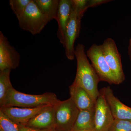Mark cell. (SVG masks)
I'll list each match as a JSON object with an SVG mask.
<instances>
[{
	"label": "cell",
	"mask_w": 131,
	"mask_h": 131,
	"mask_svg": "<svg viewBox=\"0 0 131 131\" xmlns=\"http://www.w3.org/2000/svg\"><path fill=\"white\" fill-rule=\"evenodd\" d=\"M101 89L114 118L131 121V107L125 105L115 97L110 87Z\"/></svg>",
	"instance_id": "12"
},
{
	"label": "cell",
	"mask_w": 131,
	"mask_h": 131,
	"mask_svg": "<svg viewBox=\"0 0 131 131\" xmlns=\"http://www.w3.org/2000/svg\"><path fill=\"white\" fill-rule=\"evenodd\" d=\"M11 69H7L0 71V106H4L8 93L13 87L10 81Z\"/></svg>",
	"instance_id": "17"
},
{
	"label": "cell",
	"mask_w": 131,
	"mask_h": 131,
	"mask_svg": "<svg viewBox=\"0 0 131 131\" xmlns=\"http://www.w3.org/2000/svg\"><path fill=\"white\" fill-rule=\"evenodd\" d=\"M86 55L101 81L110 84H117L116 79L106 61L101 45H92L87 50Z\"/></svg>",
	"instance_id": "6"
},
{
	"label": "cell",
	"mask_w": 131,
	"mask_h": 131,
	"mask_svg": "<svg viewBox=\"0 0 131 131\" xmlns=\"http://www.w3.org/2000/svg\"><path fill=\"white\" fill-rule=\"evenodd\" d=\"M71 0H60L56 20L58 24V37L63 45L66 28L72 10Z\"/></svg>",
	"instance_id": "14"
},
{
	"label": "cell",
	"mask_w": 131,
	"mask_h": 131,
	"mask_svg": "<svg viewBox=\"0 0 131 131\" xmlns=\"http://www.w3.org/2000/svg\"><path fill=\"white\" fill-rule=\"evenodd\" d=\"M60 101L53 93L29 94L18 91L13 88L8 93L4 106L36 108L45 105H55Z\"/></svg>",
	"instance_id": "2"
},
{
	"label": "cell",
	"mask_w": 131,
	"mask_h": 131,
	"mask_svg": "<svg viewBox=\"0 0 131 131\" xmlns=\"http://www.w3.org/2000/svg\"><path fill=\"white\" fill-rule=\"evenodd\" d=\"M55 106L54 131H72L80 110L70 98L60 101Z\"/></svg>",
	"instance_id": "3"
},
{
	"label": "cell",
	"mask_w": 131,
	"mask_h": 131,
	"mask_svg": "<svg viewBox=\"0 0 131 131\" xmlns=\"http://www.w3.org/2000/svg\"><path fill=\"white\" fill-rule=\"evenodd\" d=\"M95 102L94 126L93 131H108L114 118L102 90Z\"/></svg>",
	"instance_id": "8"
},
{
	"label": "cell",
	"mask_w": 131,
	"mask_h": 131,
	"mask_svg": "<svg viewBox=\"0 0 131 131\" xmlns=\"http://www.w3.org/2000/svg\"><path fill=\"white\" fill-rule=\"evenodd\" d=\"M20 61L19 52L0 31V70L16 69L19 65Z\"/></svg>",
	"instance_id": "9"
},
{
	"label": "cell",
	"mask_w": 131,
	"mask_h": 131,
	"mask_svg": "<svg viewBox=\"0 0 131 131\" xmlns=\"http://www.w3.org/2000/svg\"><path fill=\"white\" fill-rule=\"evenodd\" d=\"M128 53L129 58L131 61V38L129 40V45L128 47Z\"/></svg>",
	"instance_id": "22"
},
{
	"label": "cell",
	"mask_w": 131,
	"mask_h": 131,
	"mask_svg": "<svg viewBox=\"0 0 131 131\" xmlns=\"http://www.w3.org/2000/svg\"><path fill=\"white\" fill-rule=\"evenodd\" d=\"M106 61L114 76L117 84L125 80V75L121 61V55L118 51L114 40L108 38L101 45Z\"/></svg>",
	"instance_id": "7"
},
{
	"label": "cell",
	"mask_w": 131,
	"mask_h": 131,
	"mask_svg": "<svg viewBox=\"0 0 131 131\" xmlns=\"http://www.w3.org/2000/svg\"><path fill=\"white\" fill-rule=\"evenodd\" d=\"M108 131H131V121L114 119Z\"/></svg>",
	"instance_id": "20"
},
{
	"label": "cell",
	"mask_w": 131,
	"mask_h": 131,
	"mask_svg": "<svg viewBox=\"0 0 131 131\" xmlns=\"http://www.w3.org/2000/svg\"><path fill=\"white\" fill-rule=\"evenodd\" d=\"M31 0H10V8L18 19L24 14Z\"/></svg>",
	"instance_id": "18"
},
{
	"label": "cell",
	"mask_w": 131,
	"mask_h": 131,
	"mask_svg": "<svg viewBox=\"0 0 131 131\" xmlns=\"http://www.w3.org/2000/svg\"><path fill=\"white\" fill-rule=\"evenodd\" d=\"M55 105L46 106L30 119L26 126L34 129L54 131Z\"/></svg>",
	"instance_id": "11"
},
{
	"label": "cell",
	"mask_w": 131,
	"mask_h": 131,
	"mask_svg": "<svg viewBox=\"0 0 131 131\" xmlns=\"http://www.w3.org/2000/svg\"><path fill=\"white\" fill-rule=\"evenodd\" d=\"M59 0H34L40 12L47 18L49 22L56 20L58 12Z\"/></svg>",
	"instance_id": "16"
},
{
	"label": "cell",
	"mask_w": 131,
	"mask_h": 131,
	"mask_svg": "<svg viewBox=\"0 0 131 131\" xmlns=\"http://www.w3.org/2000/svg\"><path fill=\"white\" fill-rule=\"evenodd\" d=\"M74 55L77 61V69L73 83L84 89L95 102L100 94L98 84L101 80L88 60L84 45H77L75 48Z\"/></svg>",
	"instance_id": "1"
},
{
	"label": "cell",
	"mask_w": 131,
	"mask_h": 131,
	"mask_svg": "<svg viewBox=\"0 0 131 131\" xmlns=\"http://www.w3.org/2000/svg\"><path fill=\"white\" fill-rule=\"evenodd\" d=\"M0 131H19V126L0 110Z\"/></svg>",
	"instance_id": "19"
},
{
	"label": "cell",
	"mask_w": 131,
	"mask_h": 131,
	"mask_svg": "<svg viewBox=\"0 0 131 131\" xmlns=\"http://www.w3.org/2000/svg\"><path fill=\"white\" fill-rule=\"evenodd\" d=\"M72 10L66 28L64 44L65 55L69 60L72 61L74 59L75 41L80 34L81 20L84 13L80 12L72 3Z\"/></svg>",
	"instance_id": "5"
},
{
	"label": "cell",
	"mask_w": 131,
	"mask_h": 131,
	"mask_svg": "<svg viewBox=\"0 0 131 131\" xmlns=\"http://www.w3.org/2000/svg\"><path fill=\"white\" fill-rule=\"evenodd\" d=\"M19 131H54L48 130H41L34 129L26 126H19Z\"/></svg>",
	"instance_id": "21"
},
{
	"label": "cell",
	"mask_w": 131,
	"mask_h": 131,
	"mask_svg": "<svg viewBox=\"0 0 131 131\" xmlns=\"http://www.w3.org/2000/svg\"><path fill=\"white\" fill-rule=\"evenodd\" d=\"M70 98L79 110H87L95 107L94 101L84 89L73 83L69 87Z\"/></svg>",
	"instance_id": "13"
},
{
	"label": "cell",
	"mask_w": 131,
	"mask_h": 131,
	"mask_svg": "<svg viewBox=\"0 0 131 131\" xmlns=\"http://www.w3.org/2000/svg\"><path fill=\"white\" fill-rule=\"evenodd\" d=\"M47 106L36 108H21L5 106L1 107L0 110L9 119L19 126H26L30 119L40 112Z\"/></svg>",
	"instance_id": "10"
},
{
	"label": "cell",
	"mask_w": 131,
	"mask_h": 131,
	"mask_svg": "<svg viewBox=\"0 0 131 131\" xmlns=\"http://www.w3.org/2000/svg\"><path fill=\"white\" fill-rule=\"evenodd\" d=\"M20 27L33 35L40 33L49 22L34 2L31 0L25 13L18 19Z\"/></svg>",
	"instance_id": "4"
},
{
	"label": "cell",
	"mask_w": 131,
	"mask_h": 131,
	"mask_svg": "<svg viewBox=\"0 0 131 131\" xmlns=\"http://www.w3.org/2000/svg\"><path fill=\"white\" fill-rule=\"evenodd\" d=\"M86 131V130H83V131Z\"/></svg>",
	"instance_id": "23"
},
{
	"label": "cell",
	"mask_w": 131,
	"mask_h": 131,
	"mask_svg": "<svg viewBox=\"0 0 131 131\" xmlns=\"http://www.w3.org/2000/svg\"></svg>",
	"instance_id": "24"
},
{
	"label": "cell",
	"mask_w": 131,
	"mask_h": 131,
	"mask_svg": "<svg viewBox=\"0 0 131 131\" xmlns=\"http://www.w3.org/2000/svg\"><path fill=\"white\" fill-rule=\"evenodd\" d=\"M95 107L80 110L72 131H93L94 126Z\"/></svg>",
	"instance_id": "15"
}]
</instances>
